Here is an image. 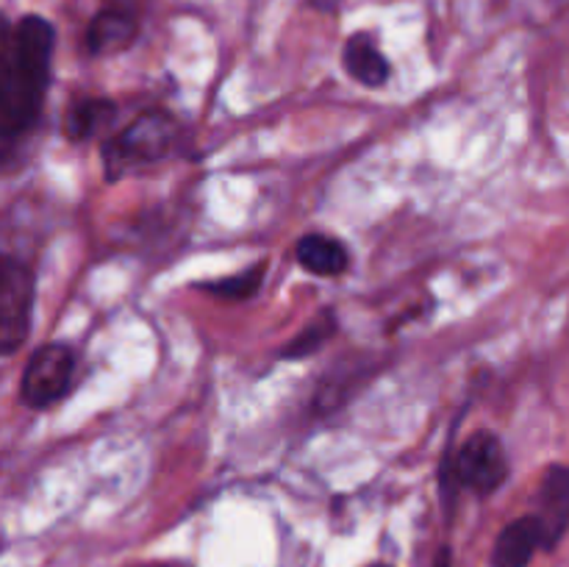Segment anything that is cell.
Here are the masks:
<instances>
[{"mask_svg": "<svg viewBox=\"0 0 569 567\" xmlns=\"http://www.w3.org/2000/svg\"><path fill=\"white\" fill-rule=\"evenodd\" d=\"M33 300H37V278L26 261L3 256L0 261V350L6 356L17 354L31 331Z\"/></svg>", "mask_w": 569, "mask_h": 567, "instance_id": "3957f363", "label": "cell"}, {"mask_svg": "<svg viewBox=\"0 0 569 567\" xmlns=\"http://www.w3.org/2000/svg\"><path fill=\"white\" fill-rule=\"evenodd\" d=\"M117 117V103L109 98H81L70 106L64 117V133L72 142L94 137Z\"/></svg>", "mask_w": 569, "mask_h": 567, "instance_id": "8fae6325", "label": "cell"}, {"mask_svg": "<svg viewBox=\"0 0 569 567\" xmlns=\"http://www.w3.org/2000/svg\"><path fill=\"white\" fill-rule=\"evenodd\" d=\"M56 31L44 17L28 14L6 31L0 61V137L17 142L37 126L50 87Z\"/></svg>", "mask_w": 569, "mask_h": 567, "instance_id": "6da1fadb", "label": "cell"}, {"mask_svg": "<svg viewBox=\"0 0 569 567\" xmlns=\"http://www.w3.org/2000/svg\"><path fill=\"white\" fill-rule=\"evenodd\" d=\"M533 515L542 523L545 550H553L569 531V465L548 467L539 484Z\"/></svg>", "mask_w": 569, "mask_h": 567, "instance_id": "8992f818", "label": "cell"}, {"mask_svg": "<svg viewBox=\"0 0 569 567\" xmlns=\"http://www.w3.org/2000/svg\"><path fill=\"white\" fill-rule=\"evenodd\" d=\"M333 334H337V311L322 309L320 315L292 339V342L283 345L281 359H306V356L317 354Z\"/></svg>", "mask_w": 569, "mask_h": 567, "instance_id": "4fadbf2b", "label": "cell"}, {"mask_svg": "<svg viewBox=\"0 0 569 567\" xmlns=\"http://www.w3.org/2000/svg\"><path fill=\"white\" fill-rule=\"evenodd\" d=\"M264 276H267V265L264 261H259V265L248 267V270L233 272V276L211 278V281L198 284V289H203V292L211 295V298L239 304V300H248L259 292L261 284H264Z\"/></svg>", "mask_w": 569, "mask_h": 567, "instance_id": "7c38bea8", "label": "cell"}, {"mask_svg": "<svg viewBox=\"0 0 569 567\" xmlns=\"http://www.w3.org/2000/svg\"><path fill=\"white\" fill-rule=\"evenodd\" d=\"M539 548H545L542 523L537 515H526L498 534L489 561L492 567H528Z\"/></svg>", "mask_w": 569, "mask_h": 567, "instance_id": "52a82bcc", "label": "cell"}, {"mask_svg": "<svg viewBox=\"0 0 569 567\" xmlns=\"http://www.w3.org/2000/svg\"><path fill=\"white\" fill-rule=\"evenodd\" d=\"M450 459V456H448ZM509 476L503 442L492 431H476L465 439L456 459H450V481L476 495H492Z\"/></svg>", "mask_w": 569, "mask_h": 567, "instance_id": "5b68a950", "label": "cell"}, {"mask_svg": "<svg viewBox=\"0 0 569 567\" xmlns=\"http://www.w3.org/2000/svg\"><path fill=\"white\" fill-rule=\"evenodd\" d=\"M372 567H389V565H372Z\"/></svg>", "mask_w": 569, "mask_h": 567, "instance_id": "9a60e30c", "label": "cell"}, {"mask_svg": "<svg viewBox=\"0 0 569 567\" xmlns=\"http://www.w3.org/2000/svg\"><path fill=\"white\" fill-rule=\"evenodd\" d=\"M295 259L300 261L306 272L320 278L342 276L350 265V253L337 237L328 233H306L300 237L298 248H295Z\"/></svg>", "mask_w": 569, "mask_h": 567, "instance_id": "9c48e42d", "label": "cell"}, {"mask_svg": "<svg viewBox=\"0 0 569 567\" xmlns=\"http://www.w3.org/2000/svg\"><path fill=\"white\" fill-rule=\"evenodd\" d=\"M106 9H114V11H126V14L139 17L144 9V0H103Z\"/></svg>", "mask_w": 569, "mask_h": 567, "instance_id": "5bb4252c", "label": "cell"}, {"mask_svg": "<svg viewBox=\"0 0 569 567\" xmlns=\"http://www.w3.org/2000/svg\"><path fill=\"white\" fill-rule=\"evenodd\" d=\"M345 70H348L350 78L361 83V87H383L389 78V61L387 56L381 53L376 42H372L370 33H353L345 44Z\"/></svg>", "mask_w": 569, "mask_h": 567, "instance_id": "30bf717a", "label": "cell"}, {"mask_svg": "<svg viewBox=\"0 0 569 567\" xmlns=\"http://www.w3.org/2000/svg\"><path fill=\"white\" fill-rule=\"evenodd\" d=\"M76 372V350L64 342L39 345L26 361L20 378V400L28 409H48L70 389Z\"/></svg>", "mask_w": 569, "mask_h": 567, "instance_id": "277c9868", "label": "cell"}, {"mask_svg": "<svg viewBox=\"0 0 569 567\" xmlns=\"http://www.w3.org/2000/svg\"><path fill=\"white\" fill-rule=\"evenodd\" d=\"M139 33V17L126 14V11L114 9H100L98 14L92 17L87 28V48L89 53L94 56H109L120 53L128 44L137 39Z\"/></svg>", "mask_w": 569, "mask_h": 567, "instance_id": "ba28073f", "label": "cell"}, {"mask_svg": "<svg viewBox=\"0 0 569 567\" xmlns=\"http://www.w3.org/2000/svg\"><path fill=\"white\" fill-rule=\"evenodd\" d=\"M178 122L176 117L167 115L164 109H148L117 137L106 139L100 148L103 170L109 181L128 176L133 170L156 165L167 159L176 148Z\"/></svg>", "mask_w": 569, "mask_h": 567, "instance_id": "7a4b0ae2", "label": "cell"}]
</instances>
